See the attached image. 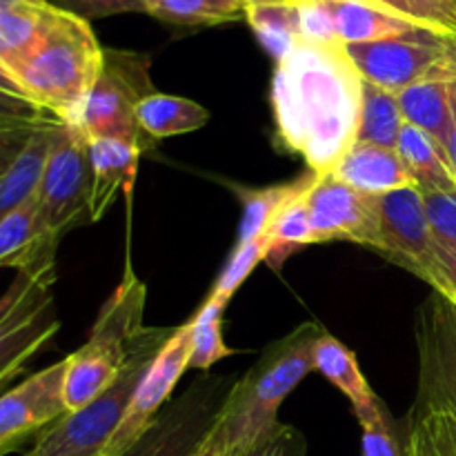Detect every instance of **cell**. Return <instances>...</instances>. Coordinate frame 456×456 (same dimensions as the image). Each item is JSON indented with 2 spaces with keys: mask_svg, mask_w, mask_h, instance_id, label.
Masks as SVG:
<instances>
[{
  "mask_svg": "<svg viewBox=\"0 0 456 456\" xmlns=\"http://www.w3.org/2000/svg\"><path fill=\"white\" fill-rule=\"evenodd\" d=\"M363 76L341 43L303 38L276 62L272 111L276 138L310 172L328 174L354 147Z\"/></svg>",
  "mask_w": 456,
  "mask_h": 456,
  "instance_id": "1",
  "label": "cell"
},
{
  "mask_svg": "<svg viewBox=\"0 0 456 456\" xmlns=\"http://www.w3.org/2000/svg\"><path fill=\"white\" fill-rule=\"evenodd\" d=\"M102 52L89 20L53 4L43 36L13 76L31 101L71 125L101 74Z\"/></svg>",
  "mask_w": 456,
  "mask_h": 456,
  "instance_id": "2",
  "label": "cell"
},
{
  "mask_svg": "<svg viewBox=\"0 0 456 456\" xmlns=\"http://www.w3.org/2000/svg\"><path fill=\"white\" fill-rule=\"evenodd\" d=\"M325 330L319 323H303L288 337L270 343L256 363L236 379L221 410L230 452L252 444L279 421V408L289 392L314 372V347Z\"/></svg>",
  "mask_w": 456,
  "mask_h": 456,
  "instance_id": "3",
  "label": "cell"
},
{
  "mask_svg": "<svg viewBox=\"0 0 456 456\" xmlns=\"http://www.w3.org/2000/svg\"><path fill=\"white\" fill-rule=\"evenodd\" d=\"M147 288L127 263L118 288L98 312L83 347L67 356L65 403L80 410L101 396L118 379L138 334L145 330Z\"/></svg>",
  "mask_w": 456,
  "mask_h": 456,
  "instance_id": "4",
  "label": "cell"
},
{
  "mask_svg": "<svg viewBox=\"0 0 456 456\" xmlns=\"http://www.w3.org/2000/svg\"><path fill=\"white\" fill-rule=\"evenodd\" d=\"M174 332L176 328L142 330L118 379L92 403L62 414L58 421L45 428L36 436L29 452L22 456H101L102 448L118 428L138 383Z\"/></svg>",
  "mask_w": 456,
  "mask_h": 456,
  "instance_id": "5",
  "label": "cell"
},
{
  "mask_svg": "<svg viewBox=\"0 0 456 456\" xmlns=\"http://www.w3.org/2000/svg\"><path fill=\"white\" fill-rule=\"evenodd\" d=\"M150 69V53L105 49L101 74L71 125L83 129L89 141L120 138L151 150L156 141L142 132L136 120L138 102L156 92Z\"/></svg>",
  "mask_w": 456,
  "mask_h": 456,
  "instance_id": "6",
  "label": "cell"
},
{
  "mask_svg": "<svg viewBox=\"0 0 456 456\" xmlns=\"http://www.w3.org/2000/svg\"><path fill=\"white\" fill-rule=\"evenodd\" d=\"M92 185L94 169L89 138L76 125L58 123L36 190L40 227L49 243L58 245L67 232L92 223Z\"/></svg>",
  "mask_w": 456,
  "mask_h": 456,
  "instance_id": "7",
  "label": "cell"
},
{
  "mask_svg": "<svg viewBox=\"0 0 456 456\" xmlns=\"http://www.w3.org/2000/svg\"><path fill=\"white\" fill-rule=\"evenodd\" d=\"M363 80L387 92H403L430 80H456V36L419 29L377 43L346 45Z\"/></svg>",
  "mask_w": 456,
  "mask_h": 456,
  "instance_id": "8",
  "label": "cell"
},
{
  "mask_svg": "<svg viewBox=\"0 0 456 456\" xmlns=\"http://www.w3.org/2000/svg\"><path fill=\"white\" fill-rule=\"evenodd\" d=\"M234 383L236 379L227 374H200L160 410L123 456H194L221 417Z\"/></svg>",
  "mask_w": 456,
  "mask_h": 456,
  "instance_id": "9",
  "label": "cell"
},
{
  "mask_svg": "<svg viewBox=\"0 0 456 456\" xmlns=\"http://www.w3.org/2000/svg\"><path fill=\"white\" fill-rule=\"evenodd\" d=\"M372 249L430 283L439 258L417 185L377 196V243Z\"/></svg>",
  "mask_w": 456,
  "mask_h": 456,
  "instance_id": "10",
  "label": "cell"
},
{
  "mask_svg": "<svg viewBox=\"0 0 456 456\" xmlns=\"http://www.w3.org/2000/svg\"><path fill=\"white\" fill-rule=\"evenodd\" d=\"M419 399L456 417V307L432 292L417 314Z\"/></svg>",
  "mask_w": 456,
  "mask_h": 456,
  "instance_id": "11",
  "label": "cell"
},
{
  "mask_svg": "<svg viewBox=\"0 0 456 456\" xmlns=\"http://www.w3.org/2000/svg\"><path fill=\"white\" fill-rule=\"evenodd\" d=\"M191 354V323L178 325L169 341L160 347L154 363L138 383L118 428L102 448L101 456H123L151 426L160 410L169 403L174 387L181 381L183 372L190 368Z\"/></svg>",
  "mask_w": 456,
  "mask_h": 456,
  "instance_id": "12",
  "label": "cell"
},
{
  "mask_svg": "<svg viewBox=\"0 0 456 456\" xmlns=\"http://www.w3.org/2000/svg\"><path fill=\"white\" fill-rule=\"evenodd\" d=\"M316 243L350 240L372 249L377 243V196L354 190L332 172L316 174L305 191Z\"/></svg>",
  "mask_w": 456,
  "mask_h": 456,
  "instance_id": "13",
  "label": "cell"
},
{
  "mask_svg": "<svg viewBox=\"0 0 456 456\" xmlns=\"http://www.w3.org/2000/svg\"><path fill=\"white\" fill-rule=\"evenodd\" d=\"M65 370L67 361L62 359L0 395V456L18 450L29 436H38L69 412L62 392Z\"/></svg>",
  "mask_w": 456,
  "mask_h": 456,
  "instance_id": "14",
  "label": "cell"
},
{
  "mask_svg": "<svg viewBox=\"0 0 456 456\" xmlns=\"http://www.w3.org/2000/svg\"><path fill=\"white\" fill-rule=\"evenodd\" d=\"M92 147V203L89 214L92 223L101 221L120 194H129L134 181H136L138 165H141L145 147L132 141L120 138H94L89 141Z\"/></svg>",
  "mask_w": 456,
  "mask_h": 456,
  "instance_id": "15",
  "label": "cell"
},
{
  "mask_svg": "<svg viewBox=\"0 0 456 456\" xmlns=\"http://www.w3.org/2000/svg\"><path fill=\"white\" fill-rule=\"evenodd\" d=\"M332 174L370 196H381L414 185L396 150L370 145V142H354V147L338 160Z\"/></svg>",
  "mask_w": 456,
  "mask_h": 456,
  "instance_id": "16",
  "label": "cell"
},
{
  "mask_svg": "<svg viewBox=\"0 0 456 456\" xmlns=\"http://www.w3.org/2000/svg\"><path fill=\"white\" fill-rule=\"evenodd\" d=\"M332 16L334 38L341 45L377 43L426 29L365 0H325Z\"/></svg>",
  "mask_w": 456,
  "mask_h": 456,
  "instance_id": "17",
  "label": "cell"
},
{
  "mask_svg": "<svg viewBox=\"0 0 456 456\" xmlns=\"http://www.w3.org/2000/svg\"><path fill=\"white\" fill-rule=\"evenodd\" d=\"M53 283L56 258H47L16 272V279L0 297V338L53 303Z\"/></svg>",
  "mask_w": 456,
  "mask_h": 456,
  "instance_id": "18",
  "label": "cell"
},
{
  "mask_svg": "<svg viewBox=\"0 0 456 456\" xmlns=\"http://www.w3.org/2000/svg\"><path fill=\"white\" fill-rule=\"evenodd\" d=\"M56 248L58 245L43 236L36 194L0 223V267L25 270L47 258H56Z\"/></svg>",
  "mask_w": 456,
  "mask_h": 456,
  "instance_id": "19",
  "label": "cell"
},
{
  "mask_svg": "<svg viewBox=\"0 0 456 456\" xmlns=\"http://www.w3.org/2000/svg\"><path fill=\"white\" fill-rule=\"evenodd\" d=\"M452 83H448V80H430V83L412 85V87L396 94L405 123L426 132L444 150L448 145L454 125Z\"/></svg>",
  "mask_w": 456,
  "mask_h": 456,
  "instance_id": "20",
  "label": "cell"
},
{
  "mask_svg": "<svg viewBox=\"0 0 456 456\" xmlns=\"http://www.w3.org/2000/svg\"><path fill=\"white\" fill-rule=\"evenodd\" d=\"M58 123L61 120L52 118L40 125L20 159L9 167L4 176H0V223L27 200L34 199Z\"/></svg>",
  "mask_w": 456,
  "mask_h": 456,
  "instance_id": "21",
  "label": "cell"
},
{
  "mask_svg": "<svg viewBox=\"0 0 456 456\" xmlns=\"http://www.w3.org/2000/svg\"><path fill=\"white\" fill-rule=\"evenodd\" d=\"M136 120L142 132L159 142L200 129L209 120V111L190 98L154 92L138 102Z\"/></svg>",
  "mask_w": 456,
  "mask_h": 456,
  "instance_id": "22",
  "label": "cell"
},
{
  "mask_svg": "<svg viewBox=\"0 0 456 456\" xmlns=\"http://www.w3.org/2000/svg\"><path fill=\"white\" fill-rule=\"evenodd\" d=\"M396 154L419 190L423 187L454 190L456 187V178L450 169L448 154L444 147L414 125H403L399 142H396Z\"/></svg>",
  "mask_w": 456,
  "mask_h": 456,
  "instance_id": "23",
  "label": "cell"
},
{
  "mask_svg": "<svg viewBox=\"0 0 456 456\" xmlns=\"http://www.w3.org/2000/svg\"><path fill=\"white\" fill-rule=\"evenodd\" d=\"M52 9V3H12L0 9V61L12 74L40 40Z\"/></svg>",
  "mask_w": 456,
  "mask_h": 456,
  "instance_id": "24",
  "label": "cell"
},
{
  "mask_svg": "<svg viewBox=\"0 0 456 456\" xmlns=\"http://www.w3.org/2000/svg\"><path fill=\"white\" fill-rule=\"evenodd\" d=\"M305 191L307 187L298 191V194H294L292 199L285 200V205L274 214L270 225L263 230L261 240L265 245V261L272 267H279L281 263L288 261L298 249L314 245Z\"/></svg>",
  "mask_w": 456,
  "mask_h": 456,
  "instance_id": "25",
  "label": "cell"
},
{
  "mask_svg": "<svg viewBox=\"0 0 456 456\" xmlns=\"http://www.w3.org/2000/svg\"><path fill=\"white\" fill-rule=\"evenodd\" d=\"M314 370L323 374L337 390L350 399L352 408L370 403L374 399V390L368 379L361 372L359 359L347 346H343L337 337L325 332L314 347Z\"/></svg>",
  "mask_w": 456,
  "mask_h": 456,
  "instance_id": "26",
  "label": "cell"
},
{
  "mask_svg": "<svg viewBox=\"0 0 456 456\" xmlns=\"http://www.w3.org/2000/svg\"><path fill=\"white\" fill-rule=\"evenodd\" d=\"M316 174L307 172L303 176L294 178L289 183H279L270 187H234L239 194L240 208V225H239V240L236 243H249L263 234L274 214L285 205V200L292 199L301 190L310 187L314 183Z\"/></svg>",
  "mask_w": 456,
  "mask_h": 456,
  "instance_id": "27",
  "label": "cell"
},
{
  "mask_svg": "<svg viewBox=\"0 0 456 456\" xmlns=\"http://www.w3.org/2000/svg\"><path fill=\"white\" fill-rule=\"evenodd\" d=\"M58 330H61V321H58L53 303H49L34 319L22 323L13 332L4 334L0 338V387L12 381L25 368L27 361L56 337Z\"/></svg>",
  "mask_w": 456,
  "mask_h": 456,
  "instance_id": "28",
  "label": "cell"
},
{
  "mask_svg": "<svg viewBox=\"0 0 456 456\" xmlns=\"http://www.w3.org/2000/svg\"><path fill=\"white\" fill-rule=\"evenodd\" d=\"M245 20L256 34L258 43L270 52L276 62L288 56L303 40L298 0L279 4H256L245 7Z\"/></svg>",
  "mask_w": 456,
  "mask_h": 456,
  "instance_id": "29",
  "label": "cell"
},
{
  "mask_svg": "<svg viewBox=\"0 0 456 456\" xmlns=\"http://www.w3.org/2000/svg\"><path fill=\"white\" fill-rule=\"evenodd\" d=\"M403 125L405 120L403 114H401L396 94L363 80L356 142H370V145L396 150V142H399V134L403 129Z\"/></svg>",
  "mask_w": 456,
  "mask_h": 456,
  "instance_id": "30",
  "label": "cell"
},
{
  "mask_svg": "<svg viewBox=\"0 0 456 456\" xmlns=\"http://www.w3.org/2000/svg\"><path fill=\"white\" fill-rule=\"evenodd\" d=\"M142 12L169 25L205 27L245 18L240 0H141Z\"/></svg>",
  "mask_w": 456,
  "mask_h": 456,
  "instance_id": "31",
  "label": "cell"
},
{
  "mask_svg": "<svg viewBox=\"0 0 456 456\" xmlns=\"http://www.w3.org/2000/svg\"><path fill=\"white\" fill-rule=\"evenodd\" d=\"M225 303H218L214 298H205L203 305L199 307L194 316L190 319L191 323V354L190 368L199 370L205 374L212 370L218 361L236 354L234 350L225 346L223 341V312Z\"/></svg>",
  "mask_w": 456,
  "mask_h": 456,
  "instance_id": "32",
  "label": "cell"
},
{
  "mask_svg": "<svg viewBox=\"0 0 456 456\" xmlns=\"http://www.w3.org/2000/svg\"><path fill=\"white\" fill-rule=\"evenodd\" d=\"M352 410L363 435V456H403V444L396 435L395 419L379 396Z\"/></svg>",
  "mask_w": 456,
  "mask_h": 456,
  "instance_id": "33",
  "label": "cell"
},
{
  "mask_svg": "<svg viewBox=\"0 0 456 456\" xmlns=\"http://www.w3.org/2000/svg\"><path fill=\"white\" fill-rule=\"evenodd\" d=\"M439 34L456 36V0H365Z\"/></svg>",
  "mask_w": 456,
  "mask_h": 456,
  "instance_id": "34",
  "label": "cell"
},
{
  "mask_svg": "<svg viewBox=\"0 0 456 456\" xmlns=\"http://www.w3.org/2000/svg\"><path fill=\"white\" fill-rule=\"evenodd\" d=\"M261 261H265V245H263L261 236L249 240V243H236L225 270L221 272L216 285H214V289L209 292V298L230 305L236 289L245 283V279L256 270V265Z\"/></svg>",
  "mask_w": 456,
  "mask_h": 456,
  "instance_id": "35",
  "label": "cell"
},
{
  "mask_svg": "<svg viewBox=\"0 0 456 456\" xmlns=\"http://www.w3.org/2000/svg\"><path fill=\"white\" fill-rule=\"evenodd\" d=\"M419 191H421L423 208H426V216L436 245L456 248V187L454 190L423 187Z\"/></svg>",
  "mask_w": 456,
  "mask_h": 456,
  "instance_id": "36",
  "label": "cell"
},
{
  "mask_svg": "<svg viewBox=\"0 0 456 456\" xmlns=\"http://www.w3.org/2000/svg\"><path fill=\"white\" fill-rule=\"evenodd\" d=\"M230 456H307V441L297 428L276 423L256 441L232 450Z\"/></svg>",
  "mask_w": 456,
  "mask_h": 456,
  "instance_id": "37",
  "label": "cell"
},
{
  "mask_svg": "<svg viewBox=\"0 0 456 456\" xmlns=\"http://www.w3.org/2000/svg\"><path fill=\"white\" fill-rule=\"evenodd\" d=\"M45 120H9V123H0V176L9 172L13 163L20 159L22 151L27 150L29 141ZM58 120V118H56Z\"/></svg>",
  "mask_w": 456,
  "mask_h": 456,
  "instance_id": "38",
  "label": "cell"
},
{
  "mask_svg": "<svg viewBox=\"0 0 456 456\" xmlns=\"http://www.w3.org/2000/svg\"><path fill=\"white\" fill-rule=\"evenodd\" d=\"M52 4L69 13H76L85 20L116 16V13L142 12L141 0H53Z\"/></svg>",
  "mask_w": 456,
  "mask_h": 456,
  "instance_id": "39",
  "label": "cell"
},
{
  "mask_svg": "<svg viewBox=\"0 0 456 456\" xmlns=\"http://www.w3.org/2000/svg\"><path fill=\"white\" fill-rule=\"evenodd\" d=\"M417 417L426 421L435 439L439 441L441 448L445 450L448 456H456V417L452 412L444 408H423V405H414Z\"/></svg>",
  "mask_w": 456,
  "mask_h": 456,
  "instance_id": "40",
  "label": "cell"
},
{
  "mask_svg": "<svg viewBox=\"0 0 456 456\" xmlns=\"http://www.w3.org/2000/svg\"><path fill=\"white\" fill-rule=\"evenodd\" d=\"M436 258H439V265H436L435 276L428 285L432 288V292L448 298L456 307V248L436 245Z\"/></svg>",
  "mask_w": 456,
  "mask_h": 456,
  "instance_id": "41",
  "label": "cell"
},
{
  "mask_svg": "<svg viewBox=\"0 0 456 456\" xmlns=\"http://www.w3.org/2000/svg\"><path fill=\"white\" fill-rule=\"evenodd\" d=\"M403 456H448L421 417L412 414L410 430L403 441Z\"/></svg>",
  "mask_w": 456,
  "mask_h": 456,
  "instance_id": "42",
  "label": "cell"
},
{
  "mask_svg": "<svg viewBox=\"0 0 456 456\" xmlns=\"http://www.w3.org/2000/svg\"><path fill=\"white\" fill-rule=\"evenodd\" d=\"M53 118L47 110L36 105L29 98L12 96V94L0 92V123H9V120H45Z\"/></svg>",
  "mask_w": 456,
  "mask_h": 456,
  "instance_id": "43",
  "label": "cell"
},
{
  "mask_svg": "<svg viewBox=\"0 0 456 456\" xmlns=\"http://www.w3.org/2000/svg\"><path fill=\"white\" fill-rule=\"evenodd\" d=\"M194 456H230V444H227L225 430H223L221 421L216 419L212 432L208 435V439L203 441Z\"/></svg>",
  "mask_w": 456,
  "mask_h": 456,
  "instance_id": "44",
  "label": "cell"
},
{
  "mask_svg": "<svg viewBox=\"0 0 456 456\" xmlns=\"http://www.w3.org/2000/svg\"><path fill=\"white\" fill-rule=\"evenodd\" d=\"M0 92L12 94V96L29 98V96H27L25 89H22V85L18 83L16 76H13L12 71L7 69V67H4V62H3V61H0ZM29 101H31V98H29ZM36 105H38V102H36Z\"/></svg>",
  "mask_w": 456,
  "mask_h": 456,
  "instance_id": "45",
  "label": "cell"
},
{
  "mask_svg": "<svg viewBox=\"0 0 456 456\" xmlns=\"http://www.w3.org/2000/svg\"><path fill=\"white\" fill-rule=\"evenodd\" d=\"M245 7H256V4H279V3H292V0H240Z\"/></svg>",
  "mask_w": 456,
  "mask_h": 456,
  "instance_id": "46",
  "label": "cell"
},
{
  "mask_svg": "<svg viewBox=\"0 0 456 456\" xmlns=\"http://www.w3.org/2000/svg\"><path fill=\"white\" fill-rule=\"evenodd\" d=\"M13 3H49V0H13Z\"/></svg>",
  "mask_w": 456,
  "mask_h": 456,
  "instance_id": "47",
  "label": "cell"
}]
</instances>
